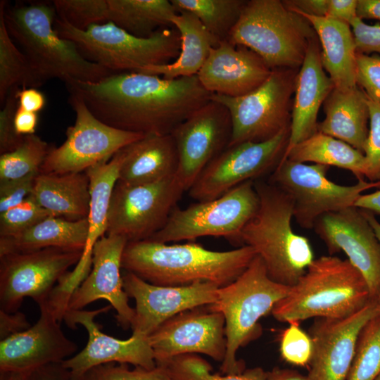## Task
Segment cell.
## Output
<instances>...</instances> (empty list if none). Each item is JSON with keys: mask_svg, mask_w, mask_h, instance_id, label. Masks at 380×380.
Listing matches in <instances>:
<instances>
[{"mask_svg": "<svg viewBox=\"0 0 380 380\" xmlns=\"http://www.w3.org/2000/svg\"><path fill=\"white\" fill-rule=\"evenodd\" d=\"M65 85L103 123L145 135L171 134L212 96L197 75L167 80L141 72H115L98 82Z\"/></svg>", "mask_w": 380, "mask_h": 380, "instance_id": "1", "label": "cell"}, {"mask_svg": "<svg viewBox=\"0 0 380 380\" xmlns=\"http://www.w3.org/2000/svg\"><path fill=\"white\" fill-rule=\"evenodd\" d=\"M255 256L248 246L216 251L194 241L167 244L144 240L127 242L121 265L123 270L156 286L210 282L223 287L236 280Z\"/></svg>", "mask_w": 380, "mask_h": 380, "instance_id": "2", "label": "cell"}, {"mask_svg": "<svg viewBox=\"0 0 380 380\" xmlns=\"http://www.w3.org/2000/svg\"><path fill=\"white\" fill-rule=\"evenodd\" d=\"M0 11L11 37L44 82L53 78L65 84L95 82L115 73L86 59L72 41L59 36L53 2L8 7L1 1Z\"/></svg>", "mask_w": 380, "mask_h": 380, "instance_id": "3", "label": "cell"}, {"mask_svg": "<svg viewBox=\"0 0 380 380\" xmlns=\"http://www.w3.org/2000/svg\"><path fill=\"white\" fill-rule=\"evenodd\" d=\"M254 185L259 207L242 229L239 243L255 251L272 281L292 287L315 259L310 243L293 230L290 196L270 182L258 179Z\"/></svg>", "mask_w": 380, "mask_h": 380, "instance_id": "4", "label": "cell"}, {"mask_svg": "<svg viewBox=\"0 0 380 380\" xmlns=\"http://www.w3.org/2000/svg\"><path fill=\"white\" fill-rule=\"evenodd\" d=\"M375 302L362 273L348 260L333 255L314 259L271 313L279 322L349 317Z\"/></svg>", "mask_w": 380, "mask_h": 380, "instance_id": "5", "label": "cell"}, {"mask_svg": "<svg viewBox=\"0 0 380 380\" xmlns=\"http://www.w3.org/2000/svg\"><path fill=\"white\" fill-rule=\"evenodd\" d=\"M317 34L279 0L247 1L228 38L256 53L271 69H299Z\"/></svg>", "mask_w": 380, "mask_h": 380, "instance_id": "6", "label": "cell"}, {"mask_svg": "<svg viewBox=\"0 0 380 380\" xmlns=\"http://www.w3.org/2000/svg\"><path fill=\"white\" fill-rule=\"evenodd\" d=\"M53 27L86 59L115 73L168 64L180 52V35L175 27L160 29L149 37L134 36L110 21L80 30L56 17Z\"/></svg>", "mask_w": 380, "mask_h": 380, "instance_id": "7", "label": "cell"}, {"mask_svg": "<svg viewBox=\"0 0 380 380\" xmlns=\"http://www.w3.org/2000/svg\"><path fill=\"white\" fill-rule=\"evenodd\" d=\"M290 289L268 277L257 255L236 280L218 289L217 300L210 305L222 312L225 319L227 350L221 366L224 374L244 371L243 365L236 359L238 350L258 336V321L272 312Z\"/></svg>", "mask_w": 380, "mask_h": 380, "instance_id": "8", "label": "cell"}, {"mask_svg": "<svg viewBox=\"0 0 380 380\" xmlns=\"http://www.w3.org/2000/svg\"><path fill=\"white\" fill-rule=\"evenodd\" d=\"M259 203L254 181H248L215 199L197 201L185 208L176 205L164 227L147 240L167 243L215 236L239 243L240 234Z\"/></svg>", "mask_w": 380, "mask_h": 380, "instance_id": "9", "label": "cell"}, {"mask_svg": "<svg viewBox=\"0 0 380 380\" xmlns=\"http://www.w3.org/2000/svg\"><path fill=\"white\" fill-rule=\"evenodd\" d=\"M298 70L273 69L259 87L241 96L212 94V100L222 103L230 112L232 135L229 146L266 141L291 126Z\"/></svg>", "mask_w": 380, "mask_h": 380, "instance_id": "10", "label": "cell"}, {"mask_svg": "<svg viewBox=\"0 0 380 380\" xmlns=\"http://www.w3.org/2000/svg\"><path fill=\"white\" fill-rule=\"evenodd\" d=\"M329 169L327 165L284 159L271 174L269 182L292 198L293 217L303 229H313L324 214L354 206L363 191L380 188V180L360 179L351 186L338 184L327 178Z\"/></svg>", "mask_w": 380, "mask_h": 380, "instance_id": "11", "label": "cell"}, {"mask_svg": "<svg viewBox=\"0 0 380 380\" xmlns=\"http://www.w3.org/2000/svg\"><path fill=\"white\" fill-rule=\"evenodd\" d=\"M68 102L75 113V123L65 132L66 139L52 146L40 173L83 172L110 160L117 152L145 134L124 131L99 120L76 92L68 90Z\"/></svg>", "mask_w": 380, "mask_h": 380, "instance_id": "12", "label": "cell"}, {"mask_svg": "<svg viewBox=\"0 0 380 380\" xmlns=\"http://www.w3.org/2000/svg\"><path fill=\"white\" fill-rule=\"evenodd\" d=\"M185 191L175 175L146 184L117 181L110 200L106 235L128 242L147 240L160 231Z\"/></svg>", "mask_w": 380, "mask_h": 380, "instance_id": "13", "label": "cell"}, {"mask_svg": "<svg viewBox=\"0 0 380 380\" xmlns=\"http://www.w3.org/2000/svg\"><path fill=\"white\" fill-rule=\"evenodd\" d=\"M83 251L47 248L0 256V310L18 311L25 297L45 303L61 278L77 265Z\"/></svg>", "mask_w": 380, "mask_h": 380, "instance_id": "14", "label": "cell"}, {"mask_svg": "<svg viewBox=\"0 0 380 380\" xmlns=\"http://www.w3.org/2000/svg\"><path fill=\"white\" fill-rule=\"evenodd\" d=\"M290 127L266 141L228 146L198 176L188 191L190 197L197 201L213 200L272 172L286 150Z\"/></svg>", "mask_w": 380, "mask_h": 380, "instance_id": "15", "label": "cell"}, {"mask_svg": "<svg viewBox=\"0 0 380 380\" xmlns=\"http://www.w3.org/2000/svg\"><path fill=\"white\" fill-rule=\"evenodd\" d=\"M171 135L179 158L175 177L188 191L207 165L229 146L232 135L230 112L211 99L180 123Z\"/></svg>", "mask_w": 380, "mask_h": 380, "instance_id": "16", "label": "cell"}, {"mask_svg": "<svg viewBox=\"0 0 380 380\" xmlns=\"http://www.w3.org/2000/svg\"><path fill=\"white\" fill-rule=\"evenodd\" d=\"M156 365L184 354H204L222 362L227 350L225 319L210 305L182 312L148 336Z\"/></svg>", "mask_w": 380, "mask_h": 380, "instance_id": "17", "label": "cell"}, {"mask_svg": "<svg viewBox=\"0 0 380 380\" xmlns=\"http://www.w3.org/2000/svg\"><path fill=\"white\" fill-rule=\"evenodd\" d=\"M112 308L109 305L95 310H69L65 313L63 321L68 327L76 329L81 324L88 334L85 347L61 362L69 371L71 380H82L90 369L111 362L131 364L148 369L156 367L148 337L132 334L128 339L121 340L101 331V325L94 319Z\"/></svg>", "mask_w": 380, "mask_h": 380, "instance_id": "18", "label": "cell"}, {"mask_svg": "<svg viewBox=\"0 0 380 380\" xmlns=\"http://www.w3.org/2000/svg\"><path fill=\"white\" fill-rule=\"evenodd\" d=\"M330 255L343 251L366 279L376 303L380 293V243L362 210L350 206L319 217L313 227Z\"/></svg>", "mask_w": 380, "mask_h": 380, "instance_id": "19", "label": "cell"}, {"mask_svg": "<svg viewBox=\"0 0 380 380\" xmlns=\"http://www.w3.org/2000/svg\"><path fill=\"white\" fill-rule=\"evenodd\" d=\"M122 277L124 290L136 302L131 326L132 335L146 337L182 312L215 303L220 288L210 282L182 286H156L125 270Z\"/></svg>", "mask_w": 380, "mask_h": 380, "instance_id": "20", "label": "cell"}, {"mask_svg": "<svg viewBox=\"0 0 380 380\" xmlns=\"http://www.w3.org/2000/svg\"><path fill=\"white\" fill-rule=\"evenodd\" d=\"M379 312L372 302L345 318H315L308 331L313 344L309 380H348L359 334Z\"/></svg>", "mask_w": 380, "mask_h": 380, "instance_id": "21", "label": "cell"}, {"mask_svg": "<svg viewBox=\"0 0 380 380\" xmlns=\"http://www.w3.org/2000/svg\"><path fill=\"white\" fill-rule=\"evenodd\" d=\"M127 240L118 235H105L94 246L91 268L88 276L74 291L68 310H82L91 303L104 299L115 310L118 324L124 329L131 327L135 310L123 288L122 256Z\"/></svg>", "mask_w": 380, "mask_h": 380, "instance_id": "22", "label": "cell"}, {"mask_svg": "<svg viewBox=\"0 0 380 380\" xmlns=\"http://www.w3.org/2000/svg\"><path fill=\"white\" fill-rule=\"evenodd\" d=\"M39 307L40 317L34 325L0 341V371L28 373L61 363L77 351L55 315L45 305Z\"/></svg>", "mask_w": 380, "mask_h": 380, "instance_id": "23", "label": "cell"}, {"mask_svg": "<svg viewBox=\"0 0 380 380\" xmlns=\"http://www.w3.org/2000/svg\"><path fill=\"white\" fill-rule=\"evenodd\" d=\"M271 72L256 53L224 40L210 49L197 76L210 94L239 97L259 87Z\"/></svg>", "mask_w": 380, "mask_h": 380, "instance_id": "24", "label": "cell"}, {"mask_svg": "<svg viewBox=\"0 0 380 380\" xmlns=\"http://www.w3.org/2000/svg\"><path fill=\"white\" fill-rule=\"evenodd\" d=\"M122 160L121 149L110 160L96 164L85 171L89 179L91 195L87 217V239L79 262L73 270L69 271L61 278L53 289L54 294L63 300H69L74 291L90 272L93 247L106 235L110 200L118 180Z\"/></svg>", "mask_w": 380, "mask_h": 380, "instance_id": "25", "label": "cell"}, {"mask_svg": "<svg viewBox=\"0 0 380 380\" xmlns=\"http://www.w3.org/2000/svg\"><path fill=\"white\" fill-rule=\"evenodd\" d=\"M334 88V84L322 63L321 46L317 37L309 45L297 75L290 136L285 153L317 132L319 108Z\"/></svg>", "mask_w": 380, "mask_h": 380, "instance_id": "26", "label": "cell"}, {"mask_svg": "<svg viewBox=\"0 0 380 380\" xmlns=\"http://www.w3.org/2000/svg\"><path fill=\"white\" fill-rule=\"evenodd\" d=\"M118 180L129 185L154 183L175 176L179 158L169 134H147L122 149Z\"/></svg>", "mask_w": 380, "mask_h": 380, "instance_id": "27", "label": "cell"}, {"mask_svg": "<svg viewBox=\"0 0 380 380\" xmlns=\"http://www.w3.org/2000/svg\"><path fill=\"white\" fill-rule=\"evenodd\" d=\"M295 12L306 18L314 28L321 46L323 68L334 87L339 89L356 87L357 51L350 25L327 16Z\"/></svg>", "mask_w": 380, "mask_h": 380, "instance_id": "28", "label": "cell"}, {"mask_svg": "<svg viewBox=\"0 0 380 380\" xmlns=\"http://www.w3.org/2000/svg\"><path fill=\"white\" fill-rule=\"evenodd\" d=\"M325 118L317 132L350 145L364 153L368 135L369 110L367 96L358 86L349 89L334 88L324 103Z\"/></svg>", "mask_w": 380, "mask_h": 380, "instance_id": "29", "label": "cell"}, {"mask_svg": "<svg viewBox=\"0 0 380 380\" xmlns=\"http://www.w3.org/2000/svg\"><path fill=\"white\" fill-rule=\"evenodd\" d=\"M32 195L52 217L76 221L88 217L90 182L86 173H39Z\"/></svg>", "mask_w": 380, "mask_h": 380, "instance_id": "30", "label": "cell"}, {"mask_svg": "<svg viewBox=\"0 0 380 380\" xmlns=\"http://www.w3.org/2000/svg\"><path fill=\"white\" fill-rule=\"evenodd\" d=\"M171 23L180 35V52L177 59L168 64L146 67L137 72L167 80L197 75L210 49L220 43L192 13L178 11Z\"/></svg>", "mask_w": 380, "mask_h": 380, "instance_id": "31", "label": "cell"}, {"mask_svg": "<svg viewBox=\"0 0 380 380\" xmlns=\"http://www.w3.org/2000/svg\"><path fill=\"white\" fill-rule=\"evenodd\" d=\"M87 234V218L71 221L50 216L19 234L0 237V256L53 247L83 251Z\"/></svg>", "mask_w": 380, "mask_h": 380, "instance_id": "32", "label": "cell"}, {"mask_svg": "<svg viewBox=\"0 0 380 380\" xmlns=\"http://www.w3.org/2000/svg\"><path fill=\"white\" fill-rule=\"evenodd\" d=\"M312 162L350 171L357 179L365 177L367 164L364 153L347 143L317 132L286 152L281 160Z\"/></svg>", "mask_w": 380, "mask_h": 380, "instance_id": "33", "label": "cell"}, {"mask_svg": "<svg viewBox=\"0 0 380 380\" xmlns=\"http://www.w3.org/2000/svg\"><path fill=\"white\" fill-rule=\"evenodd\" d=\"M108 4L109 21L139 37L173 27L171 20L177 13L167 0H108Z\"/></svg>", "mask_w": 380, "mask_h": 380, "instance_id": "34", "label": "cell"}, {"mask_svg": "<svg viewBox=\"0 0 380 380\" xmlns=\"http://www.w3.org/2000/svg\"><path fill=\"white\" fill-rule=\"evenodd\" d=\"M44 81L11 37L0 11V102L2 106L10 89L37 88Z\"/></svg>", "mask_w": 380, "mask_h": 380, "instance_id": "35", "label": "cell"}, {"mask_svg": "<svg viewBox=\"0 0 380 380\" xmlns=\"http://www.w3.org/2000/svg\"><path fill=\"white\" fill-rule=\"evenodd\" d=\"M245 0H171L176 11L194 14L219 42L227 40L246 4Z\"/></svg>", "mask_w": 380, "mask_h": 380, "instance_id": "36", "label": "cell"}, {"mask_svg": "<svg viewBox=\"0 0 380 380\" xmlns=\"http://www.w3.org/2000/svg\"><path fill=\"white\" fill-rule=\"evenodd\" d=\"M52 146L35 134L25 136L15 150L0 155V182L40 173Z\"/></svg>", "mask_w": 380, "mask_h": 380, "instance_id": "37", "label": "cell"}, {"mask_svg": "<svg viewBox=\"0 0 380 380\" xmlns=\"http://www.w3.org/2000/svg\"><path fill=\"white\" fill-rule=\"evenodd\" d=\"M380 374V312L361 329L348 380H375Z\"/></svg>", "mask_w": 380, "mask_h": 380, "instance_id": "38", "label": "cell"}, {"mask_svg": "<svg viewBox=\"0 0 380 380\" xmlns=\"http://www.w3.org/2000/svg\"><path fill=\"white\" fill-rule=\"evenodd\" d=\"M173 380H268L267 372L260 367L246 369L239 374H212L211 365L196 354H184L163 363Z\"/></svg>", "mask_w": 380, "mask_h": 380, "instance_id": "39", "label": "cell"}, {"mask_svg": "<svg viewBox=\"0 0 380 380\" xmlns=\"http://www.w3.org/2000/svg\"><path fill=\"white\" fill-rule=\"evenodd\" d=\"M57 17L73 27L86 30L109 22L108 0H54Z\"/></svg>", "mask_w": 380, "mask_h": 380, "instance_id": "40", "label": "cell"}, {"mask_svg": "<svg viewBox=\"0 0 380 380\" xmlns=\"http://www.w3.org/2000/svg\"><path fill=\"white\" fill-rule=\"evenodd\" d=\"M50 216L32 194L20 204L0 213V237L19 234Z\"/></svg>", "mask_w": 380, "mask_h": 380, "instance_id": "41", "label": "cell"}, {"mask_svg": "<svg viewBox=\"0 0 380 380\" xmlns=\"http://www.w3.org/2000/svg\"><path fill=\"white\" fill-rule=\"evenodd\" d=\"M82 380H173L167 368L156 365L148 369L135 367L130 369L127 364L115 362L100 365L90 369Z\"/></svg>", "mask_w": 380, "mask_h": 380, "instance_id": "42", "label": "cell"}, {"mask_svg": "<svg viewBox=\"0 0 380 380\" xmlns=\"http://www.w3.org/2000/svg\"><path fill=\"white\" fill-rule=\"evenodd\" d=\"M299 322H291L281 336L280 353L288 363L298 366L309 365L313 344L309 334L300 327Z\"/></svg>", "mask_w": 380, "mask_h": 380, "instance_id": "43", "label": "cell"}, {"mask_svg": "<svg viewBox=\"0 0 380 380\" xmlns=\"http://www.w3.org/2000/svg\"><path fill=\"white\" fill-rule=\"evenodd\" d=\"M367 103L369 129L364 148L367 164L365 177L370 182H377L380 180V104L368 97Z\"/></svg>", "mask_w": 380, "mask_h": 380, "instance_id": "44", "label": "cell"}, {"mask_svg": "<svg viewBox=\"0 0 380 380\" xmlns=\"http://www.w3.org/2000/svg\"><path fill=\"white\" fill-rule=\"evenodd\" d=\"M20 89L14 87L10 89L0 110V155L15 150L24 139L25 136L17 133L14 122Z\"/></svg>", "mask_w": 380, "mask_h": 380, "instance_id": "45", "label": "cell"}, {"mask_svg": "<svg viewBox=\"0 0 380 380\" xmlns=\"http://www.w3.org/2000/svg\"><path fill=\"white\" fill-rule=\"evenodd\" d=\"M356 83L369 99L380 104V55L357 53Z\"/></svg>", "mask_w": 380, "mask_h": 380, "instance_id": "46", "label": "cell"}, {"mask_svg": "<svg viewBox=\"0 0 380 380\" xmlns=\"http://www.w3.org/2000/svg\"><path fill=\"white\" fill-rule=\"evenodd\" d=\"M39 174L0 182V213L20 204L32 194L35 179Z\"/></svg>", "mask_w": 380, "mask_h": 380, "instance_id": "47", "label": "cell"}, {"mask_svg": "<svg viewBox=\"0 0 380 380\" xmlns=\"http://www.w3.org/2000/svg\"><path fill=\"white\" fill-rule=\"evenodd\" d=\"M357 53L380 54V25H368L359 18L350 23Z\"/></svg>", "mask_w": 380, "mask_h": 380, "instance_id": "48", "label": "cell"}, {"mask_svg": "<svg viewBox=\"0 0 380 380\" xmlns=\"http://www.w3.org/2000/svg\"><path fill=\"white\" fill-rule=\"evenodd\" d=\"M25 315L17 311L8 313L0 310V339L23 331L30 327Z\"/></svg>", "mask_w": 380, "mask_h": 380, "instance_id": "49", "label": "cell"}, {"mask_svg": "<svg viewBox=\"0 0 380 380\" xmlns=\"http://www.w3.org/2000/svg\"><path fill=\"white\" fill-rule=\"evenodd\" d=\"M357 0H329L327 17L350 23L357 16Z\"/></svg>", "mask_w": 380, "mask_h": 380, "instance_id": "50", "label": "cell"}, {"mask_svg": "<svg viewBox=\"0 0 380 380\" xmlns=\"http://www.w3.org/2000/svg\"><path fill=\"white\" fill-rule=\"evenodd\" d=\"M282 1L291 11L317 17H325L327 14L329 0H288Z\"/></svg>", "mask_w": 380, "mask_h": 380, "instance_id": "51", "label": "cell"}, {"mask_svg": "<svg viewBox=\"0 0 380 380\" xmlns=\"http://www.w3.org/2000/svg\"><path fill=\"white\" fill-rule=\"evenodd\" d=\"M18 106L25 110L37 113L46 104L42 92L37 88H21L18 93Z\"/></svg>", "mask_w": 380, "mask_h": 380, "instance_id": "52", "label": "cell"}, {"mask_svg": "<svg viewBox=\"0 0 380 380\" xmlns=\"http://www.w3.org/2000/svg\"><path fill=\"white\" fill-rule=\"evenodd\" d=\"M27 380H71V379L69 371L62 363H55L28 372Z\"/></svg>", "mask_w": 380, "mask_h": 380, "instance_id": "53", "label": "cell"}, {"mask_svg": "<svg viewBox=\"0 0 380 380\" xmlns=\"http://www.w3.org/2000/svg\"><path fill=\"white\" fill-rule=\"evenodd\" d=\"M14 122L18 134L22 136L34 134L38 123V114L25 110L18 106Z\"/></svg>", "mask_w": 380, "mask_h": 380, "instance_id": "54", "label": "cell"}, {"mask_svg": "<svg viewBox=\"0 0 380 380\" xmlns=\"http://www.w3.org/2000/svg\"><path fill=\"white\" fill-rule=\"evenodd\" d=\"M357 16L361 20H380V0H357Z\"/></svg>", "mask_w": 380, "mask_h": 380, "instance_id": "55", "label": "cell"}, {"mask_svg": "<svg viewBox=\"0 0 380 380\" xmlns=\"http://www.w3.org/2000/svg\"><path fill=\"white\" fill-rule=\"evenodd\" d=\"M354 206L374 214L380 215V189L368 194H362Z\"/></svg>", "mask_w": 380, "mask_h": 380, "instance_id": "56", "label": "cell"}, {"mask_svg": "<svg viewBox=\"0 0 380 380\" xmlns=\"http://www.w3.org/2000/svg\"><path fill=\"white\" fill-rule=\"evenodd\" d=\"M268 380H309L308 376L303 375L296 370L274 368L267 372Z\"/></svg>", "mask_w": 380, "mask_h": 380, "instance_id": "57", "label": "cell"}, {"mask_svg": "<svg viewBox=\"0 0 380 380\" xmlns=\"http://www.w3.org/2000/svg\"><path fill=\"white\" fill-rule=\"evenodd\" d=\"M362 211L369 223L372 226L373 230L374 231L376 236L377 237L380 243V222L375 218L374 213L364 210H362ZM376 304L380 308V293L376 299Z\"/></svg>", "mask_w": 380, "mask_h": 380, "instance_id": "58", "label": "cell"}, {"mask_svg": "<svg viewBox=\"0 0 380 380\" xmlns=\"http://www.w3.org/2000/svg\"><path fill=\"white\" fill-rule=\"evenodd\" d=\"M26 372L0 371V380H27Z\"/></svg>", "mask_w": 380, "mask_h": 380, "instance_id": "59", "label": "cell"}, {"mask_svg": "<svg viewBox=\"0 0 380 380\" xmlns=\"http://www.w3.org/2000/svg\"><path fill=\"white\" fill-rule=\"evenodd\" d=\"M375 380H380V374H379V376L376 378Z\"/></svg>", "mask_w": 380, "mask_h": 380, "instance_id": "60", "label": "cell"}]
</instances>
